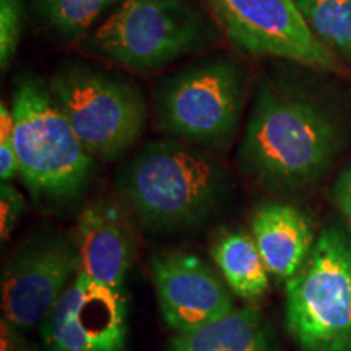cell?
Wrapping results in <instances>:
<instances>
[{
	"instance_id": "cell-1",
	"label": "cell",
	"mask_w": 351,
	"mask_h": 351,
	"mask_svg": "<svg viewBox=\"0 0 351 351\" xmlns=\"http://www.w3.org/2000/svg\"><path fill=\"white\" fill-rule=\"evenodd\" d=\"M345 145L330 109L309 96L262 80L238 150L239 169L271 191H296L319 181Z\"/></svg>"
},
{
	"instance_id": "cell-10",
	"label": "cell",
	"mask_w": 351,
	"mask_h": 351,
	"mask_svg": "<svg viewBox=\"0 0 351 351\" xmlns=\"http://www.w3.org/2000/svg\"><path fill=\"white\" fill-rule=\"evenodd\" d=\"M125 289L101 285L80 270L44 319L46 351H125Z\"/></svg>"
},
{
	"instance_id": "cell-12",
	"label": "cell",
	"mask_w": 351,
	"mask_h": 351,
	"mask_svg": "<svg viewBox=\"0 0 351 351\" xmlns=\"http://www.w3.org/2000/svg\"><path fill=\"white\" fill-rule=\"evenodd\" d=\"M75 243L82 271L106 287L124 289L135 258V234L117 202L96 199L77 218Z\"/></svg>"
},
{
	"instance_id": "cell-5",
	"label": "cell",
	"mask_w": 351,
	"mask_h": 351,
	"mask_svg": "<svg viewBox=\"0 0 351 351\" xmlns=\"http://www.w3.org/2000/svg\"><path fill=\"white\" fill-rule=\"evenodd\" d=\"M244 101L243 67L230 57H210L161 83L155 116L160 129L176 138L218 147L236 134Z\"/></svg>"
},
{
	"instance_id": "cell-21",
	"label": "cell",
	"mask_w": 351,
	"mask_h": 351,
	"mask_svg": "<svg viewBox=\"0 0 351 351\" xmlns=\"http://www.w3.org/2000/svg\"><path fill=\"white\" fill-rule=\"evenodd\" d=\"M330 200L343 221V228L351 234V161L335 178L330 189Z\"/></svg>"
},
{
	"instance_id": "cell-9",
	"label": "cell",
	"mask_w": 351,
	"mask_h": 351,
	"mask_svg": "<svg viewBox=\"0 0 351 351\" xmlns=\"http://www.w3.org/2000/svg\"><path fill=\"white\" fill-rule=\"evenodd\" d=\"M82 270L75 236L43 234L16 249L2 270V320L33 328Z\"/></svg>"
},
{
	"instance_id": "cell-20",
	"label": "cell",
	"mask_w": 351,
	"mask_h": 351,
	"mask_svg": "<svg viewBox=\"0 0 351 351\" xmlns=\"http://www.w3.org/2000/svg\"><path fill=\"white\" fill-rule=\"evenodd\" d=\"M25 212V197L12 182L0 184V238L12 236Z\"/></svg>"
},
{
	"instance_id": "cell-4",
	"label": "cell",
	"mask_w": 351,
	"mask_h": 351,
	"mask_svg": "<svg viewBox=\"0 0 351 351\" xmlns=\"http://www.w3.org/2000/svg\"><path fill=\"white\" fill-rule=\"evenodd\" d=\"M287 327L302 351H351V234L327 226L285 283Z\"/></svg>"
},
{
	"instance_id": "cell-18",
	"label": "cell",
	"mask_w": 351,
	"mask_h": 351,
	"mask_svg": "<svg viewBox=\"0 0 351 351\" xmlns=\"http://www.w3.org/2000/svg\"><path fill=\"white\" fill-rule=\"evenodd\" d=\"M23 0H0V67L7 70L23 33Z\"/></svg>"
},
{
	"instance_id": "cell-7",
	"label": "cell",
	"mask_w": 351,
	"mask_h": 351,
	"mask_svg": "<svg viewBox=\"0 0 351 351\" xmlns=\"http://www.w3.org/2000/svg\"><path fill=\"white\" fill-rule=\"evenodd\" d=\"M49 83L57 104L93 156L116 160L142 135L147 104L130 82L104 70L69 64L57 69Z\"/></svg>"
},
{
	"instance_id": "cell-11",
	"label": "cell",
	"mask_w": 351,
	"mask_h": 351,
	"mask_svg": "<svg viewBox=\"0 0 351 351\" xmlns=\"http://www.w3.org/2000/svg\"><path fill=\"white\" fill-rule=\"evenodd\" d=\"M152 278L161 315L174 333L207 326L236 307L225 278L195 254H158L152 258Z\"/></svg>"
},
{
	"instance_id": "cell-2",
	"label": "cell",
	"mask_w": 351,
	"mask_h": 351,
	"mask_svg": "<svg viewBox=\"0 0 351 351\" xmlns=\"http://www.w3.org/2000/svg\"><path fill=\"white\" fill-rule=\"evenodd\" d=\"M119 186L143 225L182 230L204 223L219 207L230 179L200 145L156 140L127 163Z\"/></svg>"
},
{
	"instance_id": "cell-13",
	"label": "cell",
	"mask_w": 351,
	"mask_h": 351,
	"mask_svg": "<svg viewBox=\"0 0 351 351\" xmlns=\"http://www.w3.org/2000/svg\"><path fill=\"white\" fill-rule=\"evenodd\" d=\"M251 234L269 274L289 282L300 271L315 244L309 217L285 202H263L251 217Z\"/></svg>"
},
{
	"instance_id": "cell-16",
	"label": "cell",
	"mask_w": 351,
	"mask_h": 351,
	"mask_svg": "<svg viewBox=\"0 0 351 351\" xmlns=\"http://www.w3.org/2000/svg\"><path fill=\"white\" fill-rule=\"evenodd\" d=\"M304 20L333 56L351 60V0H295Z\"/></svg>"
},
{
	"instance_id": "cell-19",
	"label": "cell",
	"mask_w": 351,
	"mask_h": 351,
	"mask_svg": "<svg viewBox=\"0 0 351 351\" xmlns=\"http://www.w3.org/2000/svg\"><path fill=\"white\" fill-rule=\"evenodd\" d=\"M20 174L19 153L15 147V121L12 109L5 103L0 104V179L12 182Z\"/></svg>"
},
{
	"instance_id": "cell-6",
	"label": "cell",
	"mask_w": 351,
	"mask_h": 351,
	"mask_svg": "<svg viewBox=\"0 0 351 351\" xmlns=\"http://www.w3.org/2000/svg\"><path fill=\"white\" fill-rule=\"evenodd\" d=\"M207 39L200 13L186 0H121L90 38L95 54L153 72L191 54Z\"/></svg>"
},
{
	"instance_id": "cell-8",
	"label": "cell",
	"mask_w": 351,
	"mask_h": 351,
	"mask_svg": "<svg viewBox=\"0 0 351 351\" xmlns=\"http://www.w3.org/2000/svg\"><path fill=\"white\" fill-rule=\"evenodd\" d=\"M238 49L337 72V57L315 38L295 0H207Z\"/></svg>"
},
{
	"instance_id": "cell-15",
	"label": "cell",
	"mask_w": 351,
	"mask_h": 351,
	"mask_svg": "<svg viewBox=\"0 0 351 351\" xmlns=\"http://www.w3.org/2000/svg\"><path fill=\"white\" fill-rule=\"evenodd\" d=\"M212 258L236 296L257 301L269 289V270L249 231L226 230L213 241Z\"/></svg>"
},
{
	"instance_id": "cell-17",
	"label": "cell",
	"mask_w": 351,
	"mask_h": 351,
	"mask_svg": "<svg viewBox=\"0 0 351 351\" xmlns=\"http://www.w3.org/2000/svg\"><path fill=\"white\" fill-rule=\"evenodd\" d=\"M119 0H38L39 13L57 33L80 36Z\"/></svg>"
},
{
	"instance_id": "cell-3",
	"label": "cell",
	"mask_w": 351,
	"mask_h": 351,
	"mask_svg": "<svg viewBox=\"0 0 351 351\" xmlns=\"http://www.w3.org/2000/svg\"><path fill=\"white\" fill-rule=\"evenodd\" d=\"M21 181L34 197L65 200L88 181L93 155L83 147L51 83L34 73L15 82L10 104Z\"/></svg>"
},
{
	"instance_id": "cell-14",
	"label": "cell",
	"mask_w": 351,
	"mask_h": 351,
	"mask_svg": "<svg viewBox=\"0 0 351 351\" xmlns=\"http://www.w3.org/2000/svg\"><path fill=\"white\" fill-rule=\"evenodd\" d=\"M166 351H282L269 320L254 306L231 313L187 333H176Z\"/></svg>"
}]
</instances>
